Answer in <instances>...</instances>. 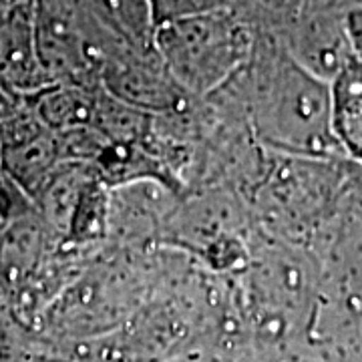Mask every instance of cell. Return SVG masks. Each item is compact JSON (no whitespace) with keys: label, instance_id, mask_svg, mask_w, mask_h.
I'll return each instance as SVG.
<instances>
[{"label":"cell","instance_id":"obj_1","mask_svg":"<svg viewBox=\"0 0 362 362\" xmlns=\"http://www.w3.org/2000/svg\"><path fill=\"white\" fill-rule=\"evenodd\" d=\"M242 109L256 141L294 159H346L334 133L332 83L310 73L272 33L256 30L244 66L218 93Z\"/></svg>","mask_w":362,"mask_h":362},{"label":"cell","instance_id":"obj_2","mask_svg":"<svg viewBox=\"0 0 362 362\" xmlns=\"http://www.w3.org/2000/svg\"><path fill=\"white\" fill-rule=\"evenodd\" d=\"M256 30L232 8L157 26L156 49L171 78L194 101L211 97L244 66Z\"/></svg>","mask_w":362,"mask_h":362},{"label":"cell","instance_id":"obj_3","mask_svg":"<svg viewBox=\"0 0 362 362\" xmlns=\"http://www.w3.org/2000/svg\"><path fill=\"white\" fill-rule=\"evenodd\" d=\"M33 8L40 59L52 83L97 87L107 61L131 45L105 25L89 0H35Z\"/></svg>","mask_w":362,"mask_h":362},{"label":"cell","instance_id":"obj_4","mask_svg":"<svg viewBox=\"0 0 362 362\" xmlns=\"http://www.w3.org/2000/svg\"><path fill=\"white\" fill-rule=\"evenodd\" d=\"M101 87L151 115H173L197 103L171 78L156 45L147 49L127 45L117 51L101 73Z\"/></svg>","mask_w":362,"mask_h":362},{"label":"cell","instance_id":"obj_5","mask_svg":"<svg viewBox=\"0 0 362 362\" xmlns=\"http://www.w3.org/2000/svg\"><path fill=\"white\" fill-rule=\"evenodd\" d=\"M352 8L302 2L298 14L276 35L298 63L332 83L356 59L349 30Z\"/></svg>","mask_w":362,"mask_h":362},{"label":"cell","instance_id":"obj_6","mask_svg":"<svg viewBox=\"0 0 362 362\" xmlns=\"http://www.w3.org/2000/svg\"><path fill=\"white\" fill-rule=\"evenodd\" d=\"M54 85L42 65L33 4H11L0 18V89L30 99Z\"/></svg>","mask_w":362,"mask_h":362},{"label":"cell","instance_id":"obj_7","mask_svg":"<svg viewBox=\"0 0 362 362\" xmlns=\"http://www.w3.org/2000/svg\"><path fill=\"white\" fill-rule=\"evenodd\" d=\"M332 113L344 156L362 165V61L358 59L332 81Z\"/></svg>","mask_w":362,"mask_h":362},{"label":"cell","instance_id":"obj_8","mask_svg":"<svg viewBox=\"0 0 362 362\" xmlns=\"http://www.w3.org/2000/svg\"><path fill=\"white\" fill-rule=\"evenodd\" d=\"M93 11L111 26L119 37L135 47H153L156 23L151 0H89Z\"/></svg>","mask_w":362,"mask_h":362},{"label":"cell","instance_id":"obj_9","mask_svg":"<svg viewBox=\"0 0 362 362\" xmlns=\"http://www.w3.org/2000/svg\"><path fill=\"white\" fill-rule=\"evenodd\" d=\"M230 8L240 14L254 30L280 35L300 11L304 0H228Z\"/></svg>","mask_w":362,"mask_h":362},{"label":"cell","instance_id":"obj_10","mask_svg":"<svg viewBox=\"0 0 362 362\" xmlns=\"http://www.w3.org/2000/svg\"><path fill=\"white\" fill-rule=\"evenodd\" d=\"M220 8H230V2L228 0H151L156 30L157 26L211 13V11H220Z\"/></svg>","mask_w":362,"mask_h":362},{"label":"cell","instance_id":"obj_11","mask_svg":"<svg viewBox=\"0 0 362 362\" xmlns=\"http://www.w3.org/2000/svg\"><path fill=\"white\" fill-rule=\"evenodd\" d=\"M349 30L354 54L358 61H362V6H354L349 13Z\"/></svg>","mask_w":362,"mask_h":362},{"label":"cell","instance_id":"obj_12","mask_svg":"<svg viewBox=\"0 0 362 362\" xmlns=\"http://www.w3.org/2000/svg\"><path fill=\"white\" fill-rule=\"evenodd\" d=\"M21 101H25V99H14L8 93H4V90L0 89V137H2V129H4V125H6V121L11 119V115L14 113V109L18 107Z\"/></svg>","mask_w":362,"mask_h":362},{"label":"cell","instance_id":"obj_13","mask_svg":"<svg viewBox=\"0 0 362 362\" xmlns=\"http://www.w3.org/2000/svg\"><path fill=\"white\" fill-rule=\"evenodd\" d=\"M8 6H11V2H8V0H0V18L4 16L6 11H8Z\"/></svg>","mask_w":362,"mask_h":362},{"label":"cell","instance_id":"obj_14","mask_svg":"<svg viewBox=\"0 0 362 362\" xmlns=\"http://www.w3.org/2000/svg\"><path fill=\"white\" fill-rule=\"evenodd\" d=\"M11 4H35V0H8Z\"/></svg>","mask_w":362,"mask_h":362},{"label":"cell","instance_id":"obj_15","mask_svg":"<svg viewBox=\"0 0 362 362\" xmlns=\"http://www.w3.org/2000/svg\"><path fill=\"white\" fill-rule=\"evenodd\" d=\"M354 2V6H362V0H352Z\"/></svg>","mask_w":362,"mask_h":362}]
</instances>
